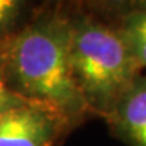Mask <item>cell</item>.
Here are the masks:
<instances>
[{
  "label": "cell",
  "instance_id": "cell-4",
  "mask_svg": "<svg viewBox=\"0 0 146 146\" xmlns=\"http://www.w3.org/2000/svg\"><path fill=\"white\" fill-rule=\"evenodd\" d=\"M119 138L130 146H146V76L139 74L110 112Z\"/></svg>",
  "mask_w": 146,
  "mask_h": 146
},
{
  "label": "cell",
  "instance_id": "cell-1",
  "mask_svg": "<svg viewBox=\"0 0 146 146\" xmlns=\"http://www.w3.org/2000/svg\"><path fill=\"white\" fill-rule=\"evenodd\" d=\"M5 64L22 94L62 114L78 112L84 99L70 65L69 27H27L4 46Z\"/></svg>",
  "mask_w": 146,
  "mask_h": 146
},
{
  "label": "cell",
  "instance_id": "cell-6",
  "mask_svg": "<svg viewBox=\"0 0 146 146\" xmlns=\"http://www.w3.org/2000/svg\"><path fill=\"white\" fill-rule=\"evenodd\" d=\"M25 100L26 99H23L22 96H19L8 87L4 74L0 70V112H3L8 108H12V107L26 104V103H23Z\"/></svg>",
  "mask_w": 146,
  "mask_h": 146
},
{
  "label": "cell",
  "instance_id": "cell-3",
  "mask_svg": "<svg viewBox=\"0 0 146 146\" xmlns=\"http://www.w3.org/2000/svg\"><path fill=\"white\" fill-rule=\"evenodd\" d=\"M53 123L29 104L0 112V146H53Z\"/></svg>",
  "mask_w": 146,
  "mask_h": 146
},
{
  "label": "cell",
  "instance_id": "cell-5",
  "mask_svg": "<svg viewBox=\"0 0 146 146\" xmlns=\"http://www.w3.org/2000/svg\"><path fill=\"white\" fill-rule=\"evenodd\" d=\"M118 30L123 35L141 70L146 69V4L126 12Z\"/></svg>",
  "mask_w": 146,
  "mask_h": 146
},
{
  "label": "cell",
  "instance_id": "cell-7",
  "mask_svg": "<svg viewBox=\"0 0 146 146\" xmlns=\"http://www.w3.org/2000/svg\"><path fill=\"white\" fill-rule=\"evenodd\" d=\"M19 8V3L15 0H0V29L7 26L14 18Z\"/></svg>",
  "mask_w": 146,
  "mask_h": 146
},
{
  "label": "cell",
  "instance_id": "cell-2",
  "mask_svg": "<svg viewBox=\"0 0 146 146\" xmlns=\"http://www.w3.org/2000/svg\"><path fill=\"white\" fill-rule=\"evenodd\" d=\"M70 65L87 104L107 116L141 68L118 27L81 21L69 27Z\"/></svg>",
  "mask_w": 146,
  "mask_h": 146
}]
</instances>
